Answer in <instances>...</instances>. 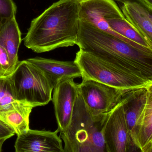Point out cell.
I'll list each match as a JSON object with an SVG mask.
<instances>
[{
	"label": "cell",
	"instance_id": "obj_1",
	"mask_svg": "<svg viewBox=\"0 0 152 152\" xmlns=\"http://www.w3.org/2000/svg\"><path fill=\"white\" fill-rule=\"evenodd\" d=\"M77 45L130 76L148 84L152 82V54L132 46L90 22L80 20Z\"/></svg>",
	"mask_w": 152,
	"mask_h": 152
},
{
	"label": "cell",
	"instance_id": "obj_2",
	"mask_svg": "<svg viewBox=\"0 0 152 152\" xmlns=\"http://www.w3.org/2000/svg\"><path fill=\"white\" fill-rule=\"evenodd\" d=\"M78 0H59L31 21L24 45L37 53L77 44Z\"/></svg>",
	"mask_w": 152,
	"mask_h": 152
},
{
	"label": "cell",
	"instance_id": "obj_3",
	"mask_svg": "<svg viewBox=\"0 0 152 152\" xmlns=\"http://www.w3.org/2000/svg\"><path fill=\"white\" fill-rule=\"evenodd\" d=\"M108 114L93 116L78 90L70 124L60 132L64 152H106L103 129Z\"/></svg>",
	"mask_w": 152,
	"mask_h": 152
},
{
	"label": "cell",
	"instance_id": "obj_4",
	"mask_svg": "<svg viewBox=\"0 0 152 152\" xmlns=\"http://www.w3.org/2000/svg\"><path fill=\"white\" fill-rule=\"evenodd\" d=\"M11 76L19 101L35 108L45 106L52 99L54 86L41 70L27 60L19 62Z\"/></svg>",
	"mask_w": 152,
	"mask_h": 152
},
{
	"label": "cell",
	"instance_id": "obj_5",
	"mask_svg": "<svg viewBox=\"0 0 152 152\" xmlns=\"http://www.w3.org/2000/svg\"><path fill=\"white\" fill-rule=\"evenodd\" d=\"M75 61L81 69L82 78L95 80L115 88L132 91L146 87L151 84L130 76L113 65L80 49L76 54Z\"/></svg>",
	"mask_w": 152,
	"mask_h": 152
},
{
	"label": "cell",
	"instance_id": "obj_6",
	"mask_svg": "<svg viewBox=\"0 0 152 152\" xmlns=\"http://www.w3.org/2000/svg\"><path fill=\"white\" fill-rule=\"evenodd\" d=\"M80 20L88 21L103 31L119 38L132 46L149 53L152 50L143 47L121 35L110 27L104 18L105 15L113 18H124V15L114 0H78Z\"/></svg>",
	"mask_w": 152,
	"mask_h": 152
},
{
	"label": "cell",
	"instance_id": "obj_7",
	"mask_svg": "<svg viewBox=\"0 0 152 152\" xmlns=\"http://www.w3.org/2000/svg\"><path fill=\"white\" fill-rule=\"evenodd\" d=\"M78 90L88 110L94 116L110 112L126 94L131 91L86 78H82L81 83L78 84Z\"/></svg>",
	"mask_w": 152,
	"mask_h": 152
},
{
	"label": "cell",
	"instance_id": "obj_8",
	"mask_svg": "<svg viewBox=\"0 0 152 152\" xmlns=\"http://www.w3.org/2000/svg\"><path fill=\"white\" fill-rule=\"evenodd\" d=\"M103 137L106 152L134 151L136 148L131 139L127 124L123 98L109 112L104 127Z\"/></svg>",
	"mask_w": 152,
	"mask_h": 152
},
{
	"label": "cell",
	"instance_id": "obj_9",
	"mask_svg": "<svg viewBox=\"0 0 152 152\" xmlns=\"http://www.w3.org/2000/svg\"><path fill=\"white\" fill-rule=\"evenodd\" d=\"M78 92V84L74 79L61 80L54 87L52 101L60 132L65 131L70 124Z\"/></svg>",
	"mask_w": 152,
	"mask_h": 152
},
{
	"label": "cell",
	"instance_id": "obj_10",
	"mask_svg": "<svg viewBox=\"0 0 152 152\" xmlns=\"http://www.w3.org/2000/svg\"><path fill=\"white\" fill-rule=\"evenodd\" d=\"M55 132L31 130L18 136L15 142L17 152H64L62 140Z\"/></svg>",
	"mask_w": 152,
	"mask_h": 152
},
{
	"label": "cell",
	"instance_id": "obj_11",
	"mask_svg": "<svg viewBox=\"0 0 152 152\" xmlns=\"http://www.w3.org/2000/svg\"><path fill=\"white\" fill-rule=\"evenodd\" d=\"M27 60L41 70L54 87L63 79L82 77L81 69L75 61H61L38 57Z\"/></svg>",
	"mask_w": 152,
	"mask_h": 152
},
{
	"label": "cell",
	"instance_id": "obj_12",
	"mask_svg": "<svg viewBox=\"0 0 152 152\" xmlns=\"http://www.w3.org/2000/svg\"><path fill=\"white\" fill-rule=\"evenodd\" d=\"M134 144L140 151L152 152V82L146 87V98L137 124Z\"/></svg>",
	"mask_w": 152,
	"mask_h": 152
},
{
	"label": "cell",
	"instance_id": "obj_13",
	"mask_svg": "<svg viewBox=\"0 0 152 152\" xmlns=\"http://www.w3.org/2000/svg\"><path fill=\"white\" fill-rule=\"evenodd\" d=\"M125 18L152 44V24L140 0H114Z\"/></svg>",
	"mask_w": 152,
	"mask_h": 152
},
{
	"label": "cell",
	"instance_id": "obj_14",
	"mask_svg": "<svg viewBox=\"0 0 152 152\" xmlns=\"http://www.w3.org/2000/svg\"><path fill=\"white\" fill-rule=\"evenodd\" d=\"M145 98L146 87L130 91L123 97L125 117L130 137L134 143L137 124L143 109Z\"/></svg>",
	"mask_w": 152,
	"mask_h": 152
},
{
	"label": "cell",
	"instance_id": "obj_15",
	"mask_svg": "<svg viewBox=\"0 0 152 152\" xmlns=\"http://www.w3.org/2000/svg\"><path fill=\"white\" fill-rule=\"evenodd\" d=\"M21 40V32L15 17L6 22L0 29V45L8 52L13 71L19 62L18 52Z\"/></svg>",
	"mask_w": 152,
	"mask_h": 152
},
{
	"label": "cell",
	"instance_id": "obj_16",
	"mask_svg": "<svg viewBox=\"0 0 152 152\" xmlns=\"http://www.w3.org/2000/svg\"><path fill=\"white\" fill-rule=\"evenodd\" d=\"M33 108L17 100L11 75L0 76V112L17 110L30 115Z\"/></svg>",
	"mask_w": 152,
	"mask_h": 152
},
{
	"label": "cell",
	"instance_id": "obj_17",
	"mask_svg": "<svg viewBox=\"0 0 152 152\" xmlns=\"http://www.w3.org/2000/svg\"><path fill=\"white\" fill-rule=\"evenodd\" d=\"M110 27L129 40L152 50V44L134 26L124 18L105 19Z\"/></svg>",
	"mask_w": 152,
	"mask_h": 152
},
{
	"label": "cell",
	"instance_id": "obj_18",
	"mask_svg": "<svg viewBox=\"0 0 152 152\" xmlns=\"http://www.w3.org/2000/svg\"><path fill=\"white\" fill-rule=\"evenodd\" d=\"M29 116L17 110L9 111L0 112V120L11 128L18 136L29 130Z\"/></svg>",
	"mask_w": 152,
	"mask_h": 152
},
{
	"label": "cell",
	"instance_id": "obj_19",
	"mask_svg": "<svg viewBox=\"0 0 152 152\" xmlns=\"http://www.w3.org/2000/svg\"><path fill=\"white\" fill-rule=\"evenodd\" d=\"M17 11V7L13 0H0V29L15 17Z\"/></svg>",
	"mask_w": 152,
	"mask_h": 152
},
{
	"label": "cell",
	"instance_id": "obj_20",
	"mask_svg": "<svg viewBox=\"0 0 152 152\" xmlns=\"http://www.w3.org/2000/svg\"><path fill=\"white\" fill-rule=\"evenodd\" d=\"M13 72L8 52L0 45V76H10Z\"/></svg>",
	"mask_w": 152,
	"mask_h": 152
},
{
	"label": "cell",
	"instance_id": "obj_21",
	"mask_svg": "<svg viewBox=\"0 0 152 152\" xmlns=\"http://www.w3.org/2000/svg\"><path fill=\"white\" fill-rule=\"evenodd\" d=\"M14 130L0 120V152L1 151L3 144L7 139L10 138L15 135Z\"/></svg>",
	"mask_w": 152,
	"mask_h": 152
},
{
	"label": "cell",
	"instance_id": "obj_22",
	"mask_svg": "<svg viewBox=\"0 0 152 152\" xmlns=\"http://www.w3.org/2000/svg\"><path fill=\"white\" fill-rule=\"evenodd\" d=\"M152 24V7L143 0H140Z\"/></svg>",
	"mask_w": 152,
	"mask_h": 152
},
{
	"label": "cell",
	"instance_id": "obj_23",
	"mask_svg": "<svg viewBox=\"0 0 152 152\" xmlns=\"http://www.w3.org/2000/svg\"><path fill=\"white\" fill-rule=\"evenodd\" d=\"M152 7V0H143Z\"/></svg>",
	"mask_w": 152,
	"mask_h": 152
}]
</instances>
